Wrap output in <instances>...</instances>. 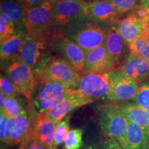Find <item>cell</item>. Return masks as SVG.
Instances as JSON below:
<instances>
[{"label": "cell", "instance_id": "6", "mask_svg": "<svg viewBox=\"0 0 149 149\" xmlns=\"http://www.w3.org/2000/svg\"><path fill=\"white\" fill-rule=\"evenodd\" d=\"M86 1L55 0L53 11L54 39L65 33L85 17Z\"/></svg>", "mask_w": 149, "mask_h": 149}, {"label": "cell", "instance_id": "37", "mask_svg": "<svg viewBox=\"0 0 149 149\" xmlns=\"http://www.w3.org/2000/svg\"><path fill=\"white\" fill-rule=\"evenodd\" d=\"M7 99H8V97L6 96L2 93H0V109H1V111H3Z\"/></svg>", "mask_w": 149, "mask_h": 149}, {"label": "cell", "instance_id": "27", "mask_svg": "<svg viewBox=\"0 0 149 149\" xmlns=\"http://www.w3.org/2000/svg\"><path fill=\"white\" fill-rule=\"evenodd\" d=\"M17 27L10 19L5 15L0 13V42H2L13 35Z\"/></svg>", "mask_w": 149, "mask_h": 149}, {"label": "cell", "instance_id": "3", "mask_svg": "<svg viewBox=\"0 0 149 149\" xmlns=\"http://www.w3.org/2000/svg\"><path fill=\"white\" fill-rule=\"evenodd\" d=\"M35 78H44L75 89L81 74L65 59L50 56L34 71Z\"/></svg>", "mask_w": 149, "mask_h": 149}, {"label": "cell", "instance_id": "28", "mask_svg": "<svg viewBox=\"0 0 149 149\" xmlns=\"http://www.w3.org/2000/svg\"><path fill=\"white\" fill-rule=\"evenodd\" d=\"M70 131L69 117H67L57 126L53 141V148L56 149L64 142L68 132Z\"/></svg>", "mask_w": 149, "mask_h": 149}, {"label": "cell", "instance_id": "15", "mask_svg": "<svg viewBox=\"0 0 149 149\" xmlns=\"http://www.w3.org/2000/svg\"><path fill=\"white\" fill-rule=\"evenodd\" d=\"M115 61L109 55L105 45L86 53L84 68L82 74L91 72H108L115 69Z\"/></svg>", "mask_w": 149, "mask_h": 149}, {"label": "cell", "instance_id": "12", "mask_svg": "<svg viewBox=\"0 0 149 149\" xmlns=\"http://www.w3.org/2000/svg\"><path fill=\"white\" fill-rule=\"evenodd\" d=\"M138 82L122 75L120 70L112 71V81L107 100L116 102L134 100L138 91Z\"/></svg>", "mask_w": 149, "mask_h": 149}, {"label": "cell", "instance_id": "2", "mask_svg": "<svg viewBox=\"0 0 149 149\" xmlns=\"http://www.w3.org/2000/svg\"><path fill=\"white\" fill-rule=\"evenodd\" d=\"M98 120L102 133L109 138L117 140L124 148L129 121L122 106L115 102L101 106Z\"/></svg>", "mask_w": 149, "mask_h": 149}, {"label": "cell", "instance_id": "17", "mask_svg": "<svg viewBox=\"0 0 149 149\" xmlns=\"http://www.w3.org/2000/svg\"><path fill=\"white\" fill-rule=\"evenodd\" d=\"M120 71L124 77L138 82L148 77L149 62L130 52Z\"/></svg>", "mask_w": 149, "mask_h": 149}, {"label": "cell", "instance_id": "35", "mask_svg": "<svg viewBox=\"0 0 149 149\" xmlns=\"http://www.w3.org/2000/svg\"><path fill=\"white\" fill-rule=\"evenodd\" d=\"M25 8H29L40 5L46 0H17Z\"/></svg>", "mask_w": 149, "mask_h": 149}, {"label": "cell", "instance_id": "34", "mask_svg": "<svg viewBox=\"0 0 149 149\" xmlns=\"http://www.w3.org/2000/svg\"><path fill=\"white\" fill-rule=\"evenodd\" d=\"M8 120V117L6 116L3 113H1L0 114V139H1V143H4Z\"/></svg>", "mask_w": 149, "mask_h": 149}, {"label": "cell", "instance_id": "14", "mask_svg": "<svg viewBox=\"0 0 149 149\" xmlns=\"http://www.w3.org/2000/svg\"><path fill=\"white\" fill-rule=\"evenodd\" d=\"M117 13L110 0H93L86 3L85 17L95 23L111 25L117 22Z\"/></svg>", "mask_w": 149, "mask_h": 149}, {"label": "cell", "instance_id": "38", "mask_svg": "<svg viewBox=\"0 0 149 149\" xmlns=\"http://www.w3.org/2000/svg\"><path fill=\"white\" fill-rule=\"evenodd\" d=\"M144 35L149 37V17L144 21Z\"/></svg>", "mask_w": 149, "mask_h": 149}, {"label": "cell", "instance_id": "45", "mask_svg": "<svg viewBox=\"0 0 149 149\" xmlns=\"http://www.w3.org/2000/svg\"><path fill=\"white\" fill-rule=\"evenodd\" d=\"M148 149H149V148H148Z\"/></svg>", "mask_w": 149, "mask_h": 149}, {"label": "cell", "instance_id": "39", "mask_svg": "<svg viewBox=\"0 0 149 149\" xmlns=\"http://www.w3.org/2000/svg\"><path fill=\"white\" fill-rule=\"evenodd\" d=\"M84 149H99V147L95 144H92L86 146Z\"/></svg>", "mask_w": 149, "mask_h": 149}, {"label": "cell", "instance_id": "1", "mask_svg": "<svg viewBox=\"0 0 149 149\" xmlns=\"http://www.w3.org/2000/svg\"><path fill=\"white\" fill-rule=\"evenodd\" d=\"M35 86L30 102L35 111L40 114L55 107L74 89L53 80L35 78Z\"/></svg>", "mask_w": 149, "mask_h": 149}, {"label": "cell", "instance_id": "42", "mask_svg": "<svg viewBox=\"0 0 149 149\" xmlns=\"http://www.w3.org/2000/svg\"><path fill=\"white\" fill-rule=\"evenodd\" d=\"M19 149H23V145H22V144H20V146L19 148Z\"/></svg>", "mask_w": 149, "mask_h": 149}, {"label": "cell", "instance_id": "41", "mask_svg": "<svg viewBox=\"0 0 149 149\" xmlns=\"http://www.w3.org/2000/svg\"><path fill=\"white\" fill-rule=\"evenodd\" d=\"M139 1V4H142V5H144L145 3L147 1V0H138Z\"/></svg>", "mask_w": 149, "mask_h": 149}, {"label": "cell", "instance_id": "19", "mask_svg": "<svg viewBox=\"0 0 149 149\" xmlns=\"http://www.w3.org/2000/svg\"><path fill=\"white\" fill-rule=\"evenodd\" d=\"M124 39L120 35L115 24L109 25L107 29L105 45L109 55L117 63L120 59L124 48Z\"/></svg>", "mask_w": 149, "mask_h": 149}, {"label": "cell", "instance_id": "29", "mask_svg": "<svg viewBox=\"0 0 149 149\" xmlns=\"http://www.w3.org/2000/svg\"><path fill=\"white\" fill-rule=\"evenodd\" d=\"M0 90L1 93L8 97H17L21 94L17 86L5 74H1L0 77Z\"/></svg>", "mask_w": 149, "mask_h": 149}, {"label": "cell", "instance_id": "44", "mask_svg": "<svg viewBox=\"0 0 149 149\" xmlns=\"http://www.w3.org/2000/svg\"><path fill=\"white\" fill-rule=\"evenodd\" d=\"M145 6H146V7H147V8H148V9H149V4H147V5H144Z\"/></svg>", "mask_w": 149, "mask_h": 149}, {"label": "cell", "instance_id": "20", "mask_svg": "<svg viewBox=\"0 0 149 149\" xmlns=\"http://www.w3.org/2000/svg\"><path fill=\"white\" fill-rule=\"evenodd\" d=\"M25 36L26 33L24 29L23 30L17 29L13 35L1 42L0 57L1 62L18 55Z\"/></svg>", "mask_w": 149, "mask_h": 149}, {"label": "cell", "instance_id": "16", "mask_svg": "<svg viewBox=\"0 0 149 149\" xmlns=\"http://www.w3.org/2000/svg\"><path fill=\"white\" fill-rule=\"evenodd\" d=\"M57 126L46 115L37 113L31 134L48 149H54L53 141Z\"/></svg>", "mask_w": 149, "mask_h": 149}, {"label": "cell", "instance_id": "13", "mask_svg": "<svg viewBox=\"0 0 149 149\" xmlns=\"http://www.w3.org/2000/svg\"><path fill=\"white\" fill-rule=\"evenodd\" d=\"M95 101V100L84 95L79 91L74 89L71 94L64 98L53 109L44 113V115L58 125L59 123L70 112Z\"/></svg>", "mask_w": 149, "mask_h": 149}, {"label": "cell", "instance_id": "31", "mask_svg": "<svg viewBox=\"0 0 149 149\" xmlns=\"http://www.w3.org/2000/svg\"><path fill=\"white\" fill-rule=\"evenodd\" d=\"M119 15L133 11L139 4L138 0H110Z\"/></svg>", "mask_w": 149, "mask_h": 149}, {"label": "cell", "instance_id": "7", "mask_svg": "<svg viewBox=\"0 0 149 149\" xmlns=\"http://www.w3.org/2000/svg\"><path fill=\"white\" fill-rule=\"evenodd\" d=\"M54 37L48 35L26 34L19 52L20 59L35 71L50 55Z\"/></svg>", "mask_w": 149, "mask_h": 149}, {"label": "cell", "instance_id": "9", "mask_svg": "<svg viewBox=\"0 0 149 149\" xmlns=\"http://www.w3.org/2000/svg\"><path fill=\"white\" fill-rule=\"evenodd\" d=\"M29 107L17 117L8 120L4 143L10 146L21 144L32 131L37 112L31 102Z\"/></svg>", "mask_w": 149, "mask_h": 149}, {"label": "cell", "instance_id": "36", "mask_svg": "<svg viewBox=\"0 0 149 149\" xmlns=\"http://www.w3.org/2000/svg\"><path fill=\"white\" fill-rule=\"evenodd\" d=\"M106 145L108 149H125L122 146L120 143L114 139L108 138L107 141H105Z\"/></svg>", "mask_w": 149, "mask_h": 149}, {"label": "cell", "instance_id": "23", "mask_svg": "<svg viewBox=\"0 0 149 149\" xmlns=\"http://www.w3.org/2000/svg\"><path fill=\"white\" fill-rule=\"evenodd\" d=\"M0 11L1 13L10 19L17 26H23L26 8L17 0H1Z\"/></svg>", "mask_w": 149, "mask_h": 149}, {"label": "cell", "instance_id": "26", "mask_svg": "<svg viewBox=\"0 0 149 149\" xmlns=\"http://www.w3.org/2000/svg\"><path fill=\"white\" fill-rule=\"evenodd\" d=\"M83 144V130L74 128L70 130L64 142V149H80Z\"/></svg>", "mask_w": 149, "mask_h": 149}, {"label": "cell", "instance_id": "43", "mask_svg": "<svg viewBox=\"0 0 149 149\" xmlns=\"http://www.w3.org/2000/svg\"><path fill=\"white\" fill-rule=\"evenodd\" d=\"M74 1H85L84 0H74Z\"/></svg>", "mask_w": 149, "mask_h": 149}, {"label": "cell", "instance_id": "24", "mask_svg": "<svg viewBox=\"0 0 149 149\" xmlns=\"http://www.w3.org/2000/svg\"><path fill=\"white\" fill-rule=\"evenodd\" d=\"M131 53L137 55L149 62V37L142 35L128 46Z\"/></svg>", "mask_w": 149, "mask_h": 149}, {"label": "cell", "instance_id": "5", "mask_svg": "<svg viewBox=\"0 0 149 149\" xmlns=\"http://www.w3.org/2000/svg\"><path fill=\"white\" fill-rule=\"evenodd\" d=\"M54 4L55 0H46L40 5L26 8L23 23L26 34L48 35L54 37Z\"/></svg>", "mask_w": 149, "mask_h": 149}, {"label": "cell", "instance_id": "25", "mask_svg": "<svg viewBox=\"0 0 149 149\" xmlns=\"http://www.w3.org/2000/svg\"><path fill=\"white\" fill-rule=\"evenodd\" d=\"M26 109V108L24 107L23 104L19 99L17 97H8L3 111H1V113H3L6 116L10 119L17 117L23 113Z\"/></svg>", "mask_w": 149, "mask_h": 149}, {"label": "cell", "instance_id": "10", "mask_svg": "<svg viewBox=\"0 0 149 149\" xmlns=\"http://www.w3.org/2000/svg\"><path fill=\"white\" fill-rule=\"evenodd\" d=\"M111 81L112 71L81 74L75 89L94 100L107 99Z\"/></svg>", "mask_w": 149, "mask_h": 149}, {"label": "cell", "instance_id": "21", "mask_svg": "<svg viewBox=\"0 0 149 149\" xmlns=\"http://www.w3.org/2000/svg\"><path fill=\"white\" fill-rule=\"evenodd\" d=\"M149 140L144 130L135 123L128 122L125 149H148Z\"/></svg>", "mask_w": 149, "mask_h": 149}, {"label": "cell", "instance_id": "32", "mask_svg": "<svg viewBox=\"0 0 149 149\" xmlns=\"http://www.w3.org/2000/svg\"><path fill=\"white\" fill-rule=\"evenodd\" d=\"M22 144L23 145V149H48L31 133L27 136Z\"/></svg>", "mask_w": 149, "mask_h": 149}, {"label": "cell", "instance_id": "33", "mask_svg": "<svg viewBox=\"0 0 149 149\" xmlns=\"http://www.w3.org/2000/svg\"><path fill=\"white\" fill-rule=\"evenodd\" d=\"M130 14L145 21L149 17V9L144 5L139 4L133 11H131Z\"/></svg>", "mask_w": 149, "mask_h": 149}, {"label": "cell", "instance_id": "18", "mask_svg": "<svg viewBox=\"0 0 149 149\" xmlns=\"http://www.w3.org/2000/svg\"><path fill=\"white\" fill-rule=\"evenodd\" d=\"M115 24L128 46L144 35V21L131 14Z\"/></svg>", "mask_w": 149, "mask_h": 149}, {"label": "cell", "instance_id": "40", "mask_svg": "<svg viewBox=\"0 0 149 149\" xmlns=\"http://www.w3.org/2000/svg\"><path fill=\"white\" fill-rule=\"evenodd\" d=\"M99 149H108L107 147V145H106V143L104 142L101 144V146L99 147Z\"/></svg>", "mask_w": 149, "mask_h": 149}, {"label": "cell", "instance_id": "4", "mask_svg": "<svg viewBox=\"0 0 149 149\" xmlns=\"http://www.w3.org/2000/svg\"><path fill=\"white\" fill-rule=\"evenodd\" d=\"M84 19L70 27L64 35L77 44L86 53L104 45L107 27Z\"/></svg>", "mask_w": 149, "mask_h": 149}, {"label": "cell", "instance_id": "22", "mask_svg": "<svg viewBox=\"0 0 149 149\" xmlns=\"http://www.w3.org/2000/svg\"><path fill=\"white\" fill-rule=\"evenodd\" d=\"M122 108L128 121L140 126L144 130L149 140V112L133 104L122 105Z\"/></svg>", "mask_w": 149, "mask_h": 149}, {"label": "cell", "instance_id": "8", "mask_svg": "<svg viewBox=\"0 0 149 149\" xmlns=\"http://www.w3.org/2000/svg\"><path fill=\"white\" fill-rule=\"evenodd\" d=\"M1 64L7 77L29 102L36 82L33 70L24 63L18 55L3 61Z\"/></svg>", "mask_w": 149, "mask_h": 149}, {"label": "cell", "instance_id": "30", "mask_svg": "<svg viewBox=\"0 0 149 149\" xmlns=\"http://www.w3.org/2000/svg\"><path fill=\"white\" fill-rule=\"evenodd\" d=\"M133 100L135 104L149 112V84H144L139 87Z\"/></svg>", "mask_w": 149, "mask_h": 149}, {"label": "cell", "instance_id": "11", "mask_svg": "<svg viewBox=\"0 0 149 149\" xmlns=\"http://www.w3.org/2000/svg\"><path fill=\"white\" fill-rule=\"evenodd\" d=\"M54 49L57 50L70 65L79 72L84 71L86 59V52L71 39L66 35L57 37L53 40Z\"/></svg>", "mask_w": 149, "mask_h": 149}]
</instances>
